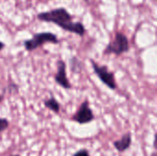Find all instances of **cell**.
I'll use <instances>...</instances> for the list:
<instances>
[{
  "mask_svg": "<svg viewBox=\"0 0 157 156\" xmlns=\"http://www.w3.org/2000/svg\"><path fill=\"white\" fill-rule=\"evenodd\" d=\"M37 18L40 21L53 23L63 30L79 36H84L86 33L85 26L81 22H74L73 16L64 7H58L50 11L39 13Z\"/></svg>",
  "mask_w": 157,
  "mask_h": 156,
  "instance_id": "obj_1",
  "label": "cell"
},
{
  "mask_svg": "<svg viewBox=\"0 0 157 156\" xmlns=\"http://www.w3.org/2000/svg\"><path fill=\"white\" fill-rule=\"evenodd\" d=\"M60 41L57 36L52 32H40L33 35V37L29 40H27L23 42L25 49L28 51H34L39 47H41L45 43H54L58 44Z\"/></svg>",
  "mask_w": 157,
  "mask_h": 156,
  "instance_id": "obj_2",
  "label": "cell"
},
{
  "mask_svg": "<svg viewBox=\"0 0 157 156\" xmlns=\"http://www.w3.org/2000/svg\"><path fill=\"white\" fill-rule=\"evenodd\" d=\"M130 51V44L128 38L122 32H117L115 38L108 44L103 51V54L121 55Z\"/></svg>",
  "mask_w": 157,
  "mask_h": 156,
  "instance_id": "obj_3",
  "label": "cell"
},
{
  "mask_svg": "<svg viewBox=\"0 0 157 156\" xmlns=\"http://www.w3.org/2000/svg\"><path fill=\"white\" fill-rule=\"evenodd\" d=\"M90 63L92 64L93 70L97 76L100 79V81L106 85L109 89L115 90L117 88V83L115 79V74L114 73L110 72L106 65H99L94 62V60H90Z\"/></svg>",
  "mask_w": 157,
  "mask_h": 156,
  "instance_id": "obj_4",
  "label": "cell"
},
{
  "mask_svg": "<svg viewBox=\"0 0 157 156\" xmlns=\"http://www.w3.org/2000/svg\"><path fill=\"white\" fill-rule=\"evenodd\" d=\"M72 120L77 122L78 124H87L95 120V115L92 109L90 108L87 100H85L81 104L78 110L72 117Z\"/></svg>",
  "mask_w": 157,
  "mask_h": 156,
  "instance_id": "obj_5",
  "label": "cell"
},
{
  "mask_svg": "<svg viewBox=\"0 0 157 156\" xmlns=\"http://www.w3.org/2000/svg\"><path fill=\"white\" fill-rule=\"evenodd\" d=\"M56 65H57V73L54 76V80L56 84L64 89H71L72 85L66 74V63L63 60H58Z\"/></svg>",
  "mask_w": 157,
  "mask_h": 156,
  "instance_id": "obj_6",
  "label": "cell"
},
{
  "mask_svg": "<svg viewBox=\"0 0 157 156\" xmlns=\"http://www.w3.org/2000/svg\"><path fill=\"white\" fill-rule=\"evenodd\" d=\"M131 145H132V133L131 132L124 134L120 140L115 141L113 143L114 148L120 153L125 152L131 147Z\"/></svg>",
  "mask_w": 157,
  "mask_h": 156,
  "instance_id": "obj_7",
  "label": "cell"
},
{
  "mask_svg": "<svg viewBox=\"0 0 157 156\" xmlns=\"http://www.w3.org/2000/svg\"><path fill=\"white\" fill-rule=\"evenodd\" d=\"M44 106H45V108H47L48 109H50L51 111H52L56 114H58L61 109L60 103L56 100V98L54 97H51L49 99L44 100Z\"/></svg>",
  "mask_w": 157,
  "mask_h": 156,
  "instance_id": "obj_8",
  "label": "cell"
},
{
  "mask_svg": "<svg viewBox=\"0 0 157 156\" xmlns=\"http://www.w3.org/2000/svg\"><path fill=\"white\" fill-rule=\"evenodd\" d=\"M9 127V121L6 119L0 118V134Z\"/></svg>",
  "mask_w": 157,
  "mask_h": 156,
  "instance_id": "obj_9",
  "label": "cell"
},
{
  "mask_svg": "<svg viewBox=\"0 0 157 156\" xmlns=\"http://www.w3.org/2000/svg\"><path fill=\"white\" fill-rule=\"evenodd\" d=\"M74 156H90V154H89V153H88V151L86 149H81L78 152H76L74 154Z\"/></svg>",
  "mask_w": 157,
  "mask_h": 156,
  "instance_id": "obj_10",
  "label": "cell"
},
{
  "mask_svg": "<svg viewBox=\"0 0 157 156\" xmlns=\"http://www.w3.org/2000/svg\"><path fill=\"white\" fill-rule=\"evenodd\" d=\"M4 48H5V43L2 42V41H0V51H1Z\"/></svg>",
  "mask_w": 157,
  "mask_h": 156,
  "instance_id": "obj_11",
  "label": "cell"
},
{
  "mask_svg": "<svg viewBox=\"0 0 157 156\" xmlns=\"http://www.w3.org/2000/svg\"><path fill=\"white\" fill-rule=\"evenodd\" d=\"M2 100H3V97L0 95V103H1V101H2Z\"/></svg>",
  "mask_w": 157,
  "mask_h": 156,
  "instance_id": "obj_12",
  "label": "cell"
},
{
  "mask_svg": "<svg viewBox=\"0 0 157 156\" xmlns=\"http://www.w3.org/2000/svg\"><path fill=\"white\" fill-rule=\"evenodd\" d=\"M151 156H156V153H155H155H153V154H152Z\"/></svg>",
  "mask_w": 157,
  "mask_h": 156,
  "instance_id": "obj_13",
  "label": "cell"
},
{
  "mask_svg": "<svg viewBox=\"0 0 157 156\" xmlns=\"http://www.w3.org/2000/svg\"><path fill=\"white\" fill-rule=\"evenodd\" d=\"M11 156H19V155H11Z\"/></svg>",
  "mask_w": 157,
  "mask_h": 156,
  "instance_id": "obj_14",
  "label": "cell"
}]
</instances>
